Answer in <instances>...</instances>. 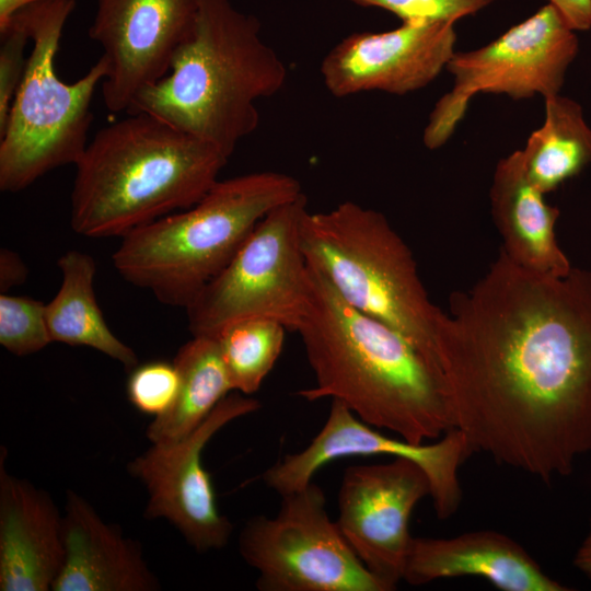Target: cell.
<instances>
[{
    "label": "cell",
    "instance_id": "9c48e42d",
    "mask_svg": "<svg viewBox=\"0 0 591 591\" xmlns=\"http://www.w3.org/2000/svg\"><path fill=\"white\" fill-rule=\"evenodd\" d=\"M578 53L577 32L549 3L487 45L455 51L445 67L453 86L432 108L424 144L430 150L443 146L476 94H503L512 100L559 94Z\"/></svg>",
    "mask_w": 591,
    "mask_h": 591
},
{
    "label": "cell",
    "instance_id": "cb8c5ba5",
    "mask_svg": "<svg viewBox=\"0 0 591 591\" xmlns=\"http://www.w3.org/2000/svg\"><path fill=\"white\" fill-rule=\"evenodd\" d=\"M50 343L45 304L28 297L1 293V346L21 357L37 352Z\"/></svg>",
    "mask_w": 591,
    "mask_h": 591
},
{
    "label": "cell",
    "instance_id": "e0dca14e",
    "mask_svg": "<svg viewBox=\"0 0 591 591\" xmlns=\"http://www.w3.org/2000/svg\"><path fill=\"white\" fill-rule=\"evenodd\" d=\"M479 577L502 591H568L511 537L490 530L454 537H414L403 580L421 586L439 579Z\"/></svg>",
    "mask_w": 591,
    "mask_h": 591
},
{
    "label": "cell",
    "instance_id": "484cf974",
    "mask_svg": "<svg viewBox=\"0 0 591 591\" xmlns=\"http://www.w3.org/2000/svg\"><path fill=\"white\" fill-rule=\"evenodd\" d=\"M362 7L384 9L402 23L452 22L487 8L493 0H348Z\"/></svg>",
    "mask_w": 591,
    "mask_h": 591
},
{
    "label": "cell",
    "instance_id": "f546056e",
    "mask_svg": "<svg viewBox=\"0 0 591 591\" xmlns=\"http://www.w3.org/2000/svg\"><path fill=\"white\" fill-rule=\"evenodd\" d=\"M573 565L591 582V519L588 534L575 554Z\"/></svg>",
    "mask_w": 591,
    "mask_h": 591
},
{
    "label": "cell",
    "instance_id": "d6986e66",
    "mask_svg": "<svg viewBox=\"0 0 591 591\" xmlns=\"http://www.w3.org/2000/svg\"><path fill=\"white\" fill-rule=\"evenodd\" d=\"M544 196L528 179L521 150L498 161L489 198L493 219L502 237L501 251L528 270L565 276L573 266L556 239L560 211Z\"/></svg>",
    "mask_w": 591,
    "mask_h": 591
},
{
    "label": "cell",
    "instance_id": "52a82bcc",
    "mask_svg": "<svg viewBox=\"0 0 591 591\" xmlns=\"http://www.w3.org/2000/svg\"><path fill=\"white\" fill-rule=\"evenodd\" d=\"M76 0H45L12 20L32 42L24 74L0 129V189L16 193L56 167L76 164L89 140L94 92L108 72L104 56L79 80L62 81L55 66Z\"/></svg>",
    "mask_w": 591,
    "mask_h": 591
},
{
    "label": "cell",
    "instance_id": "7c38bea8",
    "mask_svg": "<svg viewBox=\"0 0 591 591\" xmlns=\"http://www.w3.org/2000/svg\"><path fill=\"white\" fill-rule=\"evenodd\" d=\"M474 453L465 436L450 429L430 444L390 438L360 420L345 404L332 399L325 424L301 451L286 454L263 474L264 483L280 496L299 490L326 464L347 456L392 455L406 457L421 467L429 479L430 497L439 519L459 509L462 487L459 472Z\"/></svg>",
    "mask_w": 591,
    "mask_h": 591
},
{
    "label": "cell",
    "instance_id": "30bf717a",
    "mask_svg": "<svg viewBox=\"0 0 591 591\" xmlns=\"http://www.w3.org/2000/svg\"><path fill=\"white\" fill-rule=\"evenodd\" d=\"M239 552L258 572L260 591H390L329 519L325 494L313 482L282 495L276 515L250 519Z\"/></svg>",
    "mask_w": 591,
    "mask_h": 591
},
{
    "label": "cell",
    "instance_id": "83f0119b",
    "mask_svg": "<svg viewBox=\"0 0 591 591\" xmlns=\"http://www.w3.org/2000/svg\"><path fill=\"white\" fill-rule=\"evenodd\" d=\"M576 32L591 30V0H547Z\"/></svg>",
    "mask_w": 591,
    "mask_h": 591
},
{
    "label": "cell",
    "instance_id": "7a4b0ae2",
    "mask_svg": "<svg viewBox=\"0 0 591 591\" xmlns=\"http://www.w3.org/2000/svg\"><path fill=\"white\" fill-rule=\"evenodd\" d=\"M310 301L297 332L314 373L297 395L345 404L360 420L412 443L453 429L442 382L402 335L347 303L309 264Z\"/></svg>",
    "mask_w": 591,
    "mask_h": 591
},
{
    "label": "cell",
    "instance_id": "44dd1931",
    "mask_svg": "<svg viewBox=\"0 0 591 591\" xmlns=\"http://www.w3.org/2000/svg\"><path fill=\"white\" fill-rule=\"evenodd\" d=\"M544 101V123L521 154L528 179L545 195L591 163V127L577 101L560 93Z\"/></svg>",
    "mask_w": 591,
    "mask_h": 591
},
{
    "label": "cell",
    "instance_id": "277c9868",
    "mask_svg": "<svg viewBox=\"0 0 591 591\" xmlns=\"http://www.w3.org/2000/svg\"><path fill=\"white\" fill-rule=\"evenodd\" d=\"M287 66L260 23L230 0H198L195 25L167 73L126 113H147L218 147L229 158L259 124L256 102L278 93Z\"/></svg>",
    "mask_w": 591,
    "mask_h": 591
},
{
    "label": "cell",
    "instance_id": "3957f363",
    "mask_svg": "<svg viewBox=\"0 0 591 591\" xmlns=\"http://www.w3.org/2000/svg\"><path fill=\"white\" fill-rule=\"evenodd\" d=\"M228 160L155 116L126 113L100 129L74 164L71 228L89 237H123L197 204Z\"/></svg>",
    "mask_w": 591,
    "mask_h": 591
},
{
    "label": "cell",
    "instance_id": "1f68e13d",
    "mask_svg": "<svg viewBox=\"0 0 591 591\" xmlns=\"http://www.w3.org/2000/svg\"><path fill=\"white\" fill-rule=\"evenodd\" d=\"M591 270V269H590Z\"/></svg>",
    "mask_w": 591,
    "mask_h": 591
},
{
    "label": "cell",
    "instance_id": "4fadbf2b",
    "mask_svg": "<svg viewBox=\"0 0 591 591\" xmlns=\"http://www.w3.org/2000/svg\"><path fill=\"white\" fill-rule=\"evenodd\" d=\"M427 495V475L406 457L352 465L344 472L336 523L358 558L390 591L403 580L414 540L410 517Z\"/></svg>",
    "mask_w": 591,
    "mask_h": 591
},
{
    "label": "cell",
    "instance_id": "ac0fdd59",
    "mask_svg": "<svg viewBox=\"0 0 591 591\" xmlns=\"http://www.w3.org/2000/svg\"><path fill=\"white\" fill-rule=\"evenodd\" d=\"M65 561L54 591H154L157 577L139 545L106 523L77 493L68 490L62 515Z\"/></svg>",
    "mask_w": 591,
    "mask_h": 591
},
{
    "label": "cell",
    "instance_id": "9a60e30c",
    "mask_svg": "<svg viewBox=\"0 0 591 591\" xmlns=\"http://www.w3.org/2000/svg\"><path fill=\"white\" fill-rule=\"evenodd\" d=\"M452 22L402 23L386 32L354 33L321 62L324 85L336 97L380 91L404 95L431 83L455 53Z\"/></svg>",
    "mask_w": 591,
    "mask_h": 591
},
{
    "label": "cell",
    "instance_id": "6da1fadb",
    "mask_svg": "<svg viewBox=\"0 0 591 591\" xmlns=\"http://www.w3.org/2000/svg\"><path fill=\"white\" fill-rule=\"evenodd\" d=\"M437 369L474 452L549 482L591 453V270H528L501 250L451 294Z\"/></svg>",
    "mask_w": 591,
    "mask_h": 591
},
{
    "label": "cell",
    "instance_id": "ba28073f",
    "mask_svg": "<svg viewBox=\"0 0 591 591\" xmlns=\"http://www.w3.org/2000/svg\"><path fill=\"white\" fill-rule=\"evenodd\" d=\"M306 196L268 212L240 250L185 309L193 336L215 337L242 318L265 317L297 332L310 301L300 227Z\"/></svg>",
    "mask_w": 591,
    "mask_h": 591
},
{
    "label": "cell",
    "instance_id": "4316f807",
    "mask_svg": "<svg viewBox=\"0 0 591 591\" xmlns=\"http://www.w3.org/2000/svg\"><path fill=\"white\" fill-rule=\"evenodd\" d=\"M0 129L24 74L27 58L24 51L30 36L21 24L11 20L0 32Z\"/></svg>",
    "mask_w": 591,
    "mask_h": 591
},
{
    "label": "cell",
    "instance_id": "603a6c76",
    "mask_svg": "<svg viewBox=\"0 0 591 591\" xmlns=\"http://www.w3.org/2000/svg\"><path fill=\"white\" fill-rule=\"evenodd\" d=\"M287 328L265 317H248L225 325L215 338L234 392L259 390L283 347Z\"/></svg>",
    "mask_w": 591,
    "mask_h": 591
},
{
    "label": "cell",
    "instance_id": "ffe728a7",
    "mask_svg": "<svg viewBox=\"0 0 591 591\" xmlns=\"http://www.w3.org/2000/svg\"><path fill=\"white\" fill-rule=\"evenodd\" d=\"M61 286L45 304L51 341L93 348L121 363L128 371L138 364L135 351L107 326L94 293V259L79 251L66 252L58 259Z\"/></svg>",
    "mask_w": 591,
    "mask_h": 591
},
{
    "label": "cell",
    "instance_id": "2e32d148",
    "mask_svg": "<svg viewBox=\"0 0 591 591\" xmlns=\"http://www.w3.org/2000/svg\"><path fill=\"white\" fill-rule=\"evenodd\" d=\"M0 454V590L47 591L65 561L62 515L49 494L8 473Z\"/></svg>",
    "mask_w": 591,
    "mask_h": 591
},
{
    "label": "cell",
    "instance_id": "d4e9b609",
    "mask_svg": "<svg viewBox=\"0 0 591 591\" xmlns=\"http://www.w3.org/2000/svg\"><path fill=\"white\" fill-rule=\"evenodd\" d=\"M179 385L181 376L175 363L155 360L130 370L126 393L138 412L158 418L174 405Z\"/></svg>",
    "mask_w": 591,
    "mask_h": 591
},
{
    "label": "cell",
    "instance_id": "8992f818",
    "mask_svg": "<svg viewBox=\"0 0 591 591\" xmlns=\"http://www.w3.org/2000/svg\"><path fill=\"white\" fill-rule=\"evenodd\" d=\"M300 234L308 263L339 296L402 335L438 373L444 312L430 300L410 248L385 216L347 200L326 211L308 209Z\"/></svg>",
    "mask_w": 591,
    "mask_h": 591
},
{
    "label": "cell",
    "instance_id": "4dcf8cb0",
    "mask_svg": "<svg viewBox=\"0 0 591 591\" xmlns=\"http://www.w3.org/2000/svg\"><path fill=\"white\" fill-rule=\"evenodd\" d=\"M40 1L45 0H0V32L8 27L19 11Z\"/></svg>",
    "mask_w": 591,
    "mask_h": 591
},
{
    "label": "cell",
    "instance_id": "f1b7e54d",
    "mask_svg": "<svg viewBox=\"0 0 591 591\" xmlns=\"http://www.w3.org/2000/svg\"><path fill=\"white\" fill-rule=\"evenodd\" d=\"M27 277V268L20 256L8 248L0 251V290L5 293L20 286Z\"/></svg>",
    "mask_w": 591,
    "mask_h": 591
},
{
    "label": "cell",
    "instance_id": "8fae6325",
    "mask_svg": "<svg viewBox=\"0 0 591 591\" xmlns=\"http://www.w3.org/2000/svg\"><path fill=\"white\" fill-rule=\"evenodd\" d=\"M259 408L258 399L232 392L190 433L178 440L152 443L130 462L129 473L143 483L149 495L144 517L167 520L199 553L224 547L233 526L219 511L201 454L223 427Z\"/></svg>",
    "mask_w": 591,
    "mask_h": 591
},
{
    "label": "cell",
    "instance_id": "5b68a950",
    "mask_svg": "<svg viewBox=\"0 0 591 591\" xmlns=\"http://www.w3.org/2000/svg\"><path fill=\"white\" fill-rule=\"evenodd\" d=\"M302 194L297 178L276 171L219 179L194 206L123 236L114 266L161 303L186 309L268 212Z\"/></svg>",
    "mask_w": 591,
    "mask_h": 591
},
{
    "label": "cell",
    "instance_id": "5bb4252c",
    "mask_svg": "<svg viewBox=\"0 0 591 591\" xmlns=\"http://www.w3.org/2000/svg\"><path fill=\"white\" fill-rule=\"evenodd\" d=\"M197 10L198 0H96L89 36L108 63L102 94L109 112L126 113L167 73L193 32Z\"/></svg>",
    "mask_w": 591,
    "mask_h": 591
},
{
    "label": "cell",
    "instance_id": "7402d4cb",
    "mask_svg": "<svg viewBox=\"0 0 591 591\" xmlns=\"http://www.w3.org/2000/svg\"><path fill=\"white\" fill-rule=\"evenodd\" d=\"M173 362L181 376L179 391L170 410L148 426L146 434L151 443L187 436L234 392L215 337L193 336Z\"/></svg>",
    "mask_w": 591,
    "mask_h": 591
}]
</instances>
